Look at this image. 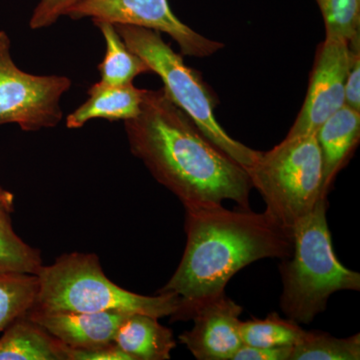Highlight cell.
Here are the masks:
<instances>
[{"instance_id": "1", "label": "cell", "mask_w": 360, "mask_h": 360, "mask_svg": "<svg viewBox=\"0 0 360 360\" xmlns=\"http://www.w3.org/2000/svg\"><path fill=\"white\" fill-rule=\"evenodd\" d=\"M124 127L132 155L184 207L232 200L250 210L245 168L214 146L165 89H146L141 113Z\"/></svg>"}, {"instance_id": "2", "label": "cell", "mask_w": 360, "mask_h": 360, "mask_svg": "<svg viewBox=\"0 0 360 360\" xmlns=\"http://www.w3.org/2000/svg\"><path fill=\"white\" fill-rule=\"evenodd\" d=\"M186 208V245L176 270L160 292L174 293L181 307L174 319H186L194 305L222 295L245 266L264 258L290 257L292 233L266 212L229 210L222 205Z\"/></svg>"}, {"instance_id": "3", "label": "cell", "mask_w": 360, "mask_h": 360, "mask_svg": "<svg viewBox=\"0 0 360 360\" xmlns=\"http://www.w3.org/2000/svg\"><path fill=\"white\" fill-rule=\"evenodd\" d=\"M328 198H321L311 212L291 229L293 250L279 265L283 292L281 309L298 324H309L341 290H360V274L336 257L326 219Z\"/></svg>"}, {"instance_id": "4", "label": "cell", "mask_w": 360, "mask_h": 360, "mask_svg": "<svg viewBox=\"0 0 360 360\" xmlns=\"http://www.w3.org/2000/svg\"><path fill=\"white\" fill-rule=\"evenodd\" d=\"M39 293L33 310L42 312H98L120 310L160 319L179 311L181 302L174 293L137 295L120 288L104 274L96 255L73 252L53 264L42 265Z\"/></svg>"}, {"instance_id": "5", "label": "cell", "mask_w": 360, "mask_h": 360, "mask_svg": "<svg viewBox=\"0 0 360 360\" xmlns=\"http://www.w3.org/2000/svg\"><path fill=\"white\" fill-rule=\"evenodd\" d=\"M113 25L130 51L162 79L163 89L170 101L191 118L214 146L248 170L259 151L232 139L222 129L214 115L217 99L200 75L163 41L160 32L139 26Z\"/></svg>"}, {"instance_id": "6", "label": "cell", "mask_w": 360, "mask_h": 360, "mask_svg": "<svg viewBox=\"0 0 360 360\" xmlns=\"http://www.w3.org/2000/svg\"><path fill=\"white\" fill-rule=\"evenodd\" d=\"M246 172L251 186L264 198L265 212L290 231L324 198L321 153L315 134L286 136L270 150L259 151Z\"/></svg>"}, {"instance_id": "7", "label": "cell", "mask_w": 360, "mask_h": 360, "mask_svg": "<svg viewBox=\"0 0 360 360\" xmlns=\"http://www.w3.org/2000/svg\"><path fill=\"white\" fill-rule=\"evenodd\" d=\"M11 39L0 32V124L15 123L25 131L56 127L63 120L61 97L71 80L63 75H34L14 63Z\"/></svg>"}, {"instance_id": "8", "label": "cell", "mask_w": 360, "mask_h": 360, "mask_svg": "<svg viewBox=\"0 0 360 360\" xmlns=\"http://www.w3.org/2000/svg\"><path fill=\"white\" fill-rule=\"evenodd\" d=\"M66 15L71 20L91 18L167 33L179 44L184 56L194 58L212 56L224 46L184 25L172 13L168 0H82Z\"/></svg>"}, {"instance_id": "9", "label": "cell", "mask_w": 360, "mask_h": 360, "mask_svg": "<svg viewBox=\"0 0 360 360\" xmlns=\"http://www.w3.org/2000/svg\"><path fill=\"white\" fill-rule=\"evenodd\" d=\"M349 63L347 40L326 34L317 49L302 108L286 136L316 134L326 120L345 105V80Z\"/></svg>"}, {"instance_id": "10", "label": "cell", "mask_w": 360, "mask_h": 360, "mask_svg": "<svg viewBox=\"0 0 360 360\" xmlns=\"http://www.w3.org/2000/svg\"><path fill=\"white\" fill-rule=\"evenodd\" d=\"M243 307L222 295L208 298L194 305L186 319H193V328L179 335L198 360H232L243 345L240 335Z\"/></svg>"}, {"instance_id": "11", "label": "cell", "mask_w": 360, "mask_h": 360, "mask_svg": "<svg viewBox=\"0 0 360 360\" xmlns=\"http://www.w3.org/2000/svg\"><path fill=\"white\" fill-rule=\"evenodd\" d=\"M129 312H42L30 310L26 316L49 335L73 349L115 343L116 333Z\"/></svg>"}, {"instance_id": "12", "label": "cell", "mask_w": 360, "mask_h": 360, "mask_svg": "<svg viewBox=\"0 0 360 360\" xmlns=\"http://www.w3.org/2000/svg\"><path fill=\"white\" fill-rule=\"evenodd\" d=\"M322 160V195L328 198L333 182L347 165L360 139V111L345 105L317 129Z\"/></svg>"}, {"instance_id": "13", "label": "cell", "mask_w": 360, "mask_h": 360, "mask_svg": "<svg viewBox=\"0 0 360 360\" xmlns=\"http://www.w3.org/2000/svg\"><path fill=\"white\" fill-rule=\"evenodd\" d=\"M146 89H137L132 84L110 85L97 82L89 90V99L68 116V129H80L94 118L127 120L141 113Z\"/></svg>"}, {"instance_id": "14", "label": "cell", "mask_w": 360, "mask_h": 360, "mask_svg": "<svg viewBox=\"0 0 360 360\" xmlns=\"http://www.w3.org/2000/svg\"><path fill=\"white\" fill-rule=\"evenodd\" d=\"M115 342L131 360H167L176 347L174 333L148 314L129 315L116 333Z\"/></svg>"}, {"instance_id": "15", "label": "cell", "mask_w": 360, "mask_h": 360, "mask_svg": "<svg viewBox=\"0 0 360 360\" xmlns=\"http://www.w3.org/2000/svg\"><path fill=\"white\" fill-rule=\"evenodd\" d=\"M68 348L23 315L0 338V360H70Z\"/></svg>"}, {"instance_id": "16", "label": "cell", "mask_w": 360, "mask_h": 360, "mask_svg": "<svg viewBox=\"0 0 360 360\" xmlns=\"http://www.w3.org/2000/svg\"><path fill=\"white\" fill-rule=\"evenodd\" d=\"M105 40L106 51L98 65L101 82L110 85L132 84L135 77L151 72L143 59L130 51L116 32L115 25L106 21H94Z\"/></svg>"}, {"instance_id": "17", "label": "cell", "mask_w": 360, "mask_h": 360, "mask_svg": "<svg viewBox=\"0 0 360 360\" xmlns=\"http://www.w3.org/2000/svg\"><path fill=\"white\" fill-rule=\"evenodd\" d=\"M243 345L257 347H295L302 342L307 330L292 319L272 312L264 319L241 321Z\"/></svg>"}, {"instance_id": "18", "label": "cell", "mask_w": 360, "mask_h": 360, "mask_svg": "<svg viewBox=\"0 0 360 360\" xmlns=\"http://www.w3.org/2000/svg\"><path fill=\"white\" fill-rule=\"evenodd\" d=\"M39 277L30 274H0V333L34 307Z\"/></svg>"}, {"instance_id": "19", "label": "cell", "mask_w": 360, "mask_h": 360, "mask_svg": "<svg viewBox=\"0 0 360 360\" xmlns=\"http://www.w3.org/2000/svg\"><path fill=\"white\" fill-rule=\"evenodd\" d=\"M360 335L336 338L322 331H307L302 342L293 347L290 360H359Z\"/></svg>"}, {"instance_id": "20", "label": "cell", "mask_w": 360, "mask_h": 360, "mask_svg": "<svg viewBox=\"0 0 360 360\" xmlns=\"http://www.w3.org/2000/svg\"><path fill=\"white\" fill-rule=\"evenodd\" d=\"M42 265L39 251L15 233L9 214L0 215V274L37 276Z\"/></svg>"}, {"instance_id": "21", "label": "cell", "mask_w": 360, "mask_h": 360, "mask_svg": "<svg viewBox=\"0 0 360 360\" xmlns=\"http://www.w3.org/2000/svg\"><path fill=\"white\" fill-rule=\"evenodd\" d=\"M326 25V34L348 44L360 37V0H316Z\"/></svg>"}, {"instance_id": "22", "label": "cell", "mask_w": 360, "mask_h": 360, "mask_svg": "<svg viewBox=\"0 0 360 360\" xmlns=\"http://www.w3.org/2000/svg\"><path fill=\"white\" fill-rule=\"evenodd\" d=\"M79 1L82 0H39L30 20V28L40 30L54 25Z\"/></svg>"}, {"instance_id": "23", "label": "cell", "mask_w": 360, "mask_h": 360, "mask_svg": "<svg viewBox=\"0 0 360 360\" xmlns=\"http://www.w3.org/2000/svg\"><path fill=\"white\" fill-rule=\"evenodd\" d=\"M350 63L345 80V105L360 111V37L350 41Z\"/></svg>"}, {"instance_id": "24", "label": "cell", "mask_w": 360, "mask_h": 360, "mask_svg": "<svg viewBox=\"0 0 360 360\" xmlns=\"http://www.w3.org/2000/svg\"><path fill=\"white\" fill-rule=\"evenodd\" d=\"M293 347H257L243 345L232 360H290Z\"/></svg>"}, {"instance_id": "25", "label": "cell", "mask_w": 360, "mask_h": 360, "mask_svg": "<svg viewBox=\"0 0 360 360\" xmlns=\"http://www.w3.org/2000/svg\"><path fill=\"white\" fill-rule=\"evenodd\" d=\"M68 354L70 360H131L115 342L85 349L70 348Z\"/></svg>"}, {"instance_id": "26", "label": "cell", "mask_w": 360, "mask_h": 360, "mask_svg": "<svg viewBox=\"0 0 360 360\" xmlns=\"http://www.w3.org/2000/svg\"><path fill=\"white\" fill-rule=\"evenodd\" d=\"M13 194L0 187V215L11 214L13 212Z\"/></svg>"}]
</instances>
